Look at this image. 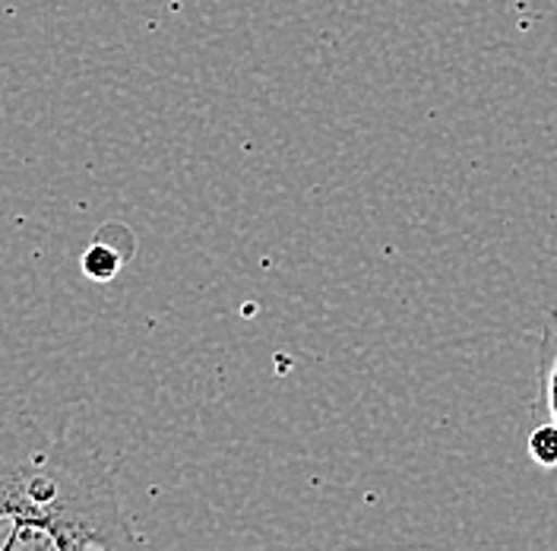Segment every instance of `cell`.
Here are the masks:
<instances>
[{
    "mask_svg": "<svg viewBox=\"0 0 557 551\" xmlns=\"http://www.w3.org/2000/svg\"><path fill=\"white\" fill-rule=\"evenodd\" d=\"M3 551H149L131 523L104 460L76 444L51 498Z\"/></svg>",
    "mask_w": 557,
    "mask_h": 551,
    "instance_id": "cell-1",
    "label": "cell"
},
{
    "mask_svg": "<svg viewBox=\"0 0 557 551\" xmlns=\"http://www.w3.org/2000/svg\"><path fill=\"white\" fill-rule=\"evenodd\" d=\"M76 438L54 434L33 418L0 421V551L58 488Z\"/></svg>",
    "mask_w": 557,
    "mask_h": 551,
    "instance_id": "cell-2",
    "label": "cell"
},
{
    "mask_svg": "<svg viewBox=\"0 0 557 551\" xmlns=\"http://www.w3.org/2000/svg\"><path fill=\"white\" fill-rule=\"evenodd\" d=\"M131 254H134V244H121L117 247V244L108 238V229H102L96 235V242L83 250L79 270H83L86 279H92V282H111L114 276L124 270V264L131 260Z\"/></svg>",
    "mask_w": 557,
    "mask_h": 551,
    "instance_id": "cell-3",
    "label": "cell"
},
{
    "mask_svg": "<svg viewBox=\"0 0 557 551\" xmlns=\"http://www.w3.org/2000/svg\"><path fill=\"white\" fill-rule=\"evenodd\" d=\"M539 390H542V406L557 425V308H552L542 320V336H539Z\"/></svg>",
    "mask_w": 557,
    "mask_h": 551,
    "instance_id": "cell-4",
    "label": "cell"
},
{
    "mask_svg": "<svg viewBox=\"0 0 557 551\" xmlns=\"http://www.w3.org/2000/svg\"><path fill=\"white\" fill-rule=\"evenodd\" d=\"M529 456L539 469H557V425H539L529 434Z\"/></svg>",
    "mask_w": 557,
    "mask_h": 551,
    "instance_id": "cell-5",
    "label": "cell"
}]
</instances>
